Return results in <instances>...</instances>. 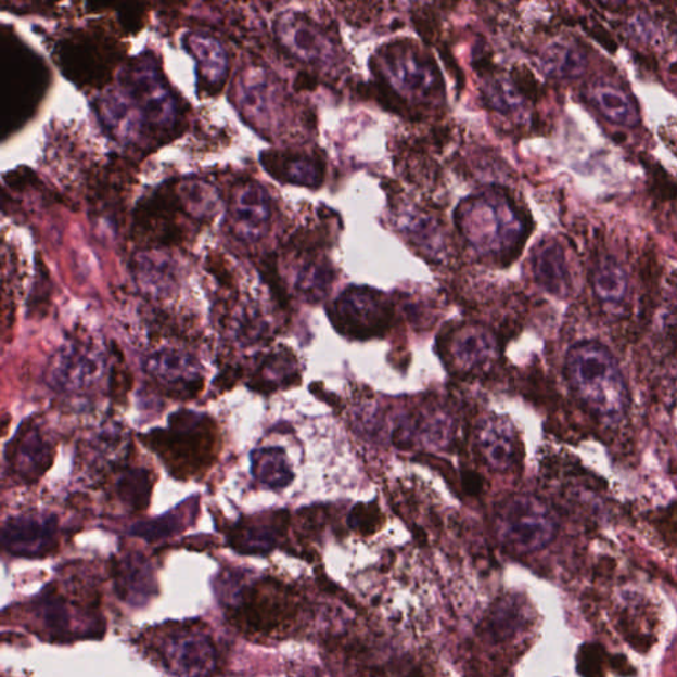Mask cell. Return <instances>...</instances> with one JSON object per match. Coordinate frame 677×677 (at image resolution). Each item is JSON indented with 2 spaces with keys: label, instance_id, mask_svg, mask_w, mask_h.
I'll use <instances>...</instances> for the list:
<instances>
[{
  "label": "cell",
  "instance_id": "cell-1",
  "mask_svg": "<svg viewBox=\"0 0 677 677\" xmlns=\"http://www.w3.org/2000/svg\"><path fill=\"white\" fill-rule=\"evenodd\" d=\"M565 374L572 389L600 419L616 422L626 414L630 393L619 362L603 344H574L566 355Z\"/></svg>",
  "mask_w": 677,
  "mask_h": 677
},
{
  "label": "cell",
  "instance_id": "cell-2",
  "mask_svg": "<svg viewBox=\"0 0 677 677\" xmlns=\"http://www.w3.org/2000/svg\"><path fill=\"white\" fill-rule=\"evenodd\" d=\"M143 443L158 455L178 477L201 473L216 457V427L208 416L179 410L169 417L168 427L153 431Z\"/></svg>",
  "mask_w": 677,
  "mask_h": 677
},
{
  "label": "cell",
  "instance_id": "cell-3",
  "mask_svg": "<svg viewBox=\"0 0 677 677\" xmlns=\"http://www.w3.org/2000/svg\"><path fill=\"white\" fill-rule=\"evenodd\" d=\"M498 539L518 553H534L549 546L558 535L554 513L532 495H511L497 506L494 516Z\"/></svg>",
  "mask_w": 677,
  "mask_h": 677
},
{
  "label": "cell",
  "instance_id": "cell-4",
  "mask_svg": "<svg viewBox=\"0 0 677 677\" xmlns=\"http://www.w3.org/2000/svg\"><path fill=\"white\" fill-rule=\"evenodd\" d=\"M120 87L148 125L168 129L177 123V101L153 60L137 59L127 65L120 75Z\"/></svg>",
  "mask_w": 677,
  "mask_h": 677
},
{
  "label": "cell",
  "instance_id": "cell-5",
  "mask_svg": "<svg viewBox=\"0 0 677 677\" xmlns=\"http://www.w3.org/2000/svg\"><path fill=\"white\" fill-rule=\"evenodd\" d=\"M392 317V306L385 296L367 288L346 290L331 308L336 330L353 338L384 334L389 329Z\"/></svg>",
  "mask_w": 677,
  "mask_h": 677
},
{
  "label": "cell",
  "instance_id": "cell-6",
  "mask_svg": "<svg viewBox=\"0 0 677 677\" xmlns=\"http://www.w3.org/2000/svg\"><path fill=\"white\" fill-rule=\"evenodd\" d=\"M271 215V199L264 186L246 180L234 187L228 204V221L241 243L263 240L269 231Z\"/></svg>",
  "mask_w": 677,
  "mask_h": 677
},
{
  "label": "cell",
  "instance_id": "cell-7",
  "mask_svg": "<svg viewBox=\"0 0 677 677\" xmlns=\"http://www.w3.org/2000/svg\"><path fill=\"white\" fill-rule=\"evenodd\" d=\"M420 51L405 44L389 46L383 53L385 69L389 80L401 84L400 89L419 94L421 99H438L443 93L437 65L431 59L422 56Z\"/></svg>",
  "mask_w": 677,
  "mask_h": 677
},
{
  "label": "cell",
  "instance_id": "cell-8",
  "mask_svg": "<svg viewBox=\"0 0 677 677\" xmlns=\"http://www.w3.org/2000/svg\"><path fill=\"white\" fill-rule=\"evenodd\" d=\"M53 446L46 438L38 423L24 422L5 451L9 471L17 482L36 483L50 470L53 462Z\"/></svg>",
  "mask_w": 677,
  "mask_h": 677
},
{
  "label": "cell",
  "instance_id": "cell-9",
  "mask_svg": "<svg viewBox=\"0 0 677 677\" xmlns=\"http://www.w3.org/2000/svg\"><path fill=\"white\" fill-rule=\"evenodd\" d=\"M163 659L180 677H209L216 667V650L207 634L184 628L165 642Z\"/></svg>",
  "mask_w": 677,
  "mask_h": 677
},
{
  "label": "cell",
  "instance_id": "cell-10",
  "mask_svg": "<svg viewBox=\"0 0 677 677\" xmlns=\"http://www.w3.org/2000/svg\"><path fill=\"white\" fill-rule=\"evenodd\" d=\"M285 603L274 584L253 585L239 596L232 609L233 622L246 633L273 631L285 618Z\"/></svg>",
  "mask_w": 677,
  "mask_h": 677
},
{
  "label": "cell",
  "instance_id": "cell-11",
  "mask_svg": "<svg viewBox=\"0 0 677 677\" xmlns=\"http://www.w3.org/2000/svg\"><path fill=\"white\" fill-rule=\"evenodd\" d=\"M5 550L20 558H41L52 552L58 542V519L41 513L10 518L3 525Z\"/></svg>",
  "mask_w": 677,
  "mask_h": 677
},
{
  "label": "cell",
  "instance_id": "cell-12",
  "mask_svg": "<svg viewBox=\"0 0 677 677\" xmlns=\"http://www.w3.org/2000/svg\"><path fill=\"white\" fill-rule=\"evenodd\" d=\"M148 372L177 398H193L203 389V376L191 356L163 349L150 356Z\"/></svg>",
  "mask_w": 677,
  "mask_h": 677
},
{
  "label": "cell",
  "instance_id": "cell-13",
  "mask_svg": "<svg viewBox=\"0 0 677 677\" xmlns=\"http://www.w3.org/2000/svg\"><path fill=\"white\" fill-rule=\"evenodd\" d=\"M100 373L99 356L82 343H69L51 366L52 384L63 391L87 388L99 380Z\"/></svg>",
  "mask_w": 677,
  "mask_h": 677
},
{
  "label": "cell",
  "instance_id": "cell-14",
  "mask_svg": "<svg viewBox=\"0 0 677 677\" xmlns=\"http://www.w3.org/2000/svg\"><path fill=\"white\" fill-rule=\"evenodd\" d=\"M277 35L290 52L306 62H324L331 52L328 38L301 15H282L277 22Z\"/></svg>",
  "mask_w": 677,
  "mask_h": 677
},
{
  "label": "cell",
  "instance_id": "cell-15",
  "mask_svg": "<svg viewBox=\"0 0 677 677\" xmlns=\"http://www.w3.org/2000/svg\"><path fill=\"white\" fill-rule=\"evenodd\" d=\"M451 361L459 370L471 372L482 370L498 354V342L481 325H465L452 332L449 341Z\"/></svg>",
  "mask_w": 677,
  "mask_h": 677
},
{
  "label": "cell",
  "instance_id": "cell-16",
  "mask_svg": "<svg viewBox=\"0 0 677 677\" xmlns=\"http://www.w3.org/2000/svg\"><path fill=\"white\" fill-rule=\"evenodd\" d=\"M477 446L489 469L508 471L519 459V443L511 422L503 417H489L482 423Z\"/></svg>",
  "mask_w": 677,
  "mask_h": 677
},
{
  "label": "cell",
  "instance_id": "cell-17",
  "mask_svg": "<svg viewBox=\"0 0 677 677\" xmlns=\"http://www.w3.org/2000/svg\"><path fill=\"white\" fill-rule=\"evenodd\" d=\"M535 280L546 292L555 296L571 293L570 266L561 244L554 240L542 241L532 257Z\"/></svg>",
  "mask_w": 677,
  "mask_h": 677
},
{
  "label": "cell",
  "instance_id": "cell-18",
  "mask_svg": "<svg viewBox=\"0 0 677 677\" xmlns=\"http://www.w3.org/2000/svg\"><path fill=\"white\" fill-rule=\"evenodd\" d=\"M261 162L271 177L286 183L316 187L323 179L322 163L305 154L268 151Z\"/></svg>",
  "mask_w": 677,
  "mask_h": 677
},
{
  "label": "cell",
  "instance_id": "cell-19",
  "mask_svg": "<svg viewBox=\"0 0 677 677\" xmlns=\"http://www.w3.org/2000/svg\"><path fill=\"white\" fill-rule=\"evenodd\" d=\"M235 97L244 116L258 127H268L273 111V90L261 72L246 69L240 75Z\"/></svg>",
  "mask_w": 677,
  "mask_h": 677
},
{
  "label": "cell",
  "instance_id": "cell-20",
  "mask_svg": "<svg viewBox=\"0 0 677 677\" xmlns=\"http://www.w3.org/2000/svg\"><path fill=\"white\" fill-rule=\"evenodd\" d=\"M131 269L138 285L150 295H167L177 285V264L166 253H139Z\"/></svg>",
  "mask_w": 677,
  "mask_h": 677
},
{
  "label": "cell",
  "instance_id": "cell-21",
  "mask_svg": "<svg viewBox=\"0 0 677 677\" xmlns=\"http://www.w3.org/2000/svg\"><path fill=\"white\" fill-rule=\"evenodd\" d=\"M184 46L195 58L204 81L220 87L228 72V56L219 40L205 34H189Z\"/></svg>",
  "mask_w": 677,
  "mask_h": 677
},
{
  "label": "cell",
  "instance_id": "cell-22",
  "mask_svg": "<svg viewBox=\"0 0 677 677\" xmlns=\"http://www.w3.org/2000/svg\"><path fill=\"white\" fill-rule=\"evenodd\" d=\"M97 112L107 130L119 139L135 137L139 126L138 119H142L127 95L116 90H108L100 97L97 101Z\"/></svg>",
  "mask_w": 677,
  "mask_h": 677
},
{
  "label": "cell",
  "instance_id": "cell-23",
  "mask_svg": "<svg viewBox=\"0 0 677 677\" xmlns=\"http://www.w3.org/2000/svg\"><path fill=\"white\" fill-rule=\"evenodd\" d=\"M282 524L280 519L269 523L258 519L243 520L232 528L229 541L240 553H268L276 547L278 529Z\"/></svg>",
  "mask_w": 677,
  "mask_h": 677
},
{
  "label": "cell",
  "instance_id": "cell-24",
  "mask_svg": "<svg viewBox=\"0 0 677 677\" xmlns=\"http://www.w3.org/2000/svg\"><path fill=\"white\" fill-rule=\"evenodd\" d=\"M252 473L259 483L271 489L288 487L294 477L285 451L280 447L253 451Z\"/></svg>",
  "mask_w": 677,
  "mask_h": 677
},
{
  "label": "cell",
  "instance_id": "cell-25",
  "mask_svg": "<svg viewBox=\"0 0 677 677\" xmlns=\"http://www.w3.org/2000/svg\"><path fill=\"white\" fill-rule=\"evenodd\" d=\"M296 379H298V367H296L293 354L288 350H277L266 356L251 386L258 392L269 393L281 386L292 385Z\"/></svg>",
  "mask_w": 677,
  "mask_h": 677
},
{
  "label": "cell",
  "instance_id": "cell-26",
  "mask_svg": "<svg viewBox=\"0 0 677 677\" xmlns=\"http://www.w3.org/2000/svg\"><path fill=\"white\" fill-rule=\"evenodd\" d=\"M592 100L602 116L619 126L634 127L639 124L640 116L637 104L624 90L602 85L592 92Z\"/></svg>",
  "mask_w": 677,
  "mask_h": 677
},
{
  "label": "cell",
  "instance_id": "cell-27",
  "mask_svg": "<svg viewBox=\"0 0 677 677\" xmlns=\"http://www.w3.org/2000/svg\"><path fill=\"white\" fill-rule=\"evenodd\" d=\"M542 66L549 76L560 80H576L588 68V58L582 48L558 42L544 53Z\"/></svg>",
  "mask_w": 677,
  "mask_h": 677
},
{
  "label": "cell",
  "instance_id": "cell-28",
  "mask_svg": "<svg viewBox=\"0 0 677 677\" xmlns=\"http://www.w3.org/2000/svg\"><path fill=\"white\" fill-rule=\"evenodd\" d=\"M592 289L604 304H621L628 290L625 269L612 257L602 258L592 271Z\"/></svg>",
  "mask_w": 677,
  "mask_h": 677
},
{
  "label": "cell",
  "instance_id": "cell-29",
  "mask_svg": "<svg viewBox=\"0 0 677 677\" xmlns=\"http://www.w3.org/2000/svg\"><path fill=\"white\" fill-rule=\"evenodd\" d=\"M181 205L193 219H210L220 208L219 193L204 180H184L179 184Z\"/></svg>",
  "mask_w": 677,
  "mask_h": 677
},
{
  "label": "cell",
  "instance_id": "cell-30",
  "mask_svg": "<svg viewBox=\"0 0 677 677\" xmlns=\"http://www.w3.org/2000/svg\"><path fill=\"white\" fill-rule=\"evenodd\" d=\"M197 504L178 507L177 510L166 513L165 516L142 522L131 528V535L142 537L148 541L166 539L168 536L183 531L191 522V518L196 515Z\"/></svg>",
  "mask_w": 677,
  "mask_h": 677
},
{
  "label": "cell",
  "instance_id": "cell-31",
  "mask_svg": "<svg viewBox=\"0 0 677 677\" xmlns=\"http://www.w3.org/2000/svg\"><path fill=\"white\" fill-rule=\"evenodd\" d=\"M153 477L148 470L130 469L118 477L117 495L127 508L132 511H143L150 504L153 491Z\"/></svg>",
  "mask_w": 677,
  "mask_h": 677
},
{
  "label": "cell",
  "instance_id": "cell-32",
  "mask_svg": "<svg viewBox=\"0 0 677 677\" xmlns=\"http://www.w3.org/2000/svg\"><path fill=\"white\" fill-rule=\"evenodd\" d=\"M150 588V570L141 555H129L117 565V589L125 597L136 598L137 595L148 596Z\"/></svg>",
  "mask_w": 677,
  "mask_h": 677
},
{
  "label": "cell",
  "instance_id": "cell-33",
  "mask_svg": "<svg viewBox=\"0 0 677 677\" xmlns=\"http://www.w3.org/2000/svg\"><path fill=\"white\" fill-rule=\"evenodd\" d=\"M331 270L319 264H307L296 276L295 288L310 301L323 298L331 285Z\"/></svg>",
  "mask_w": 677,
  "mask_h": 677
},
{
  "label": "cell",
  "instance_id": "cell-34",
  "mask_svg": "<svg viewBox=\"0 0 677 677\" xmlns=\"http://www.w3.org/2000/svg\"><path fill=\"white\" fill-rule=\"evenodd\" d=\"M349 527L361 532V534H372L380 524V510L378 504H358L353 508L348 516Z\"/></svg>",
  "mask_w": 677,
  "mask_h": 677
},
{
  "label": "cell",
  "instance_id": "cell-35",
  "mask_svg": "<svg viewBox=\"0 0 677 677\" xmlns=\"http://www.w3.org/2000/svg\"><path fill=\"white\" fill-rule=\"evenodd\" d=\"M651 189L661 201H675L677 184L662 167L650 166Z\"/></svg>",
  "mask_w": 677,
  "mask_h": 677
},
{
  "label": "cell",
  "instance_id": "cell-36",
  "mask_svg": "<svg viewBox=\"0 0 677 677\" xmlns=\"http://www.w3.org/2000/svg\"><path fill=\"white\" fill-rule=\"evenodd\" d=\"M588 33L604 50L614 53L616 48H618L613 36L609 34L606 28L600 26V24H591V26L588 27Z\"/></svg>",
  "mask_w": 677,
  "mask_h": 677
},
{
  "label": "cell",
  "instance_id": "cell-37",
  "mask_svg": "<svg viewBox=\"0 0 677 677\" xmlns=\"http://www.w3.org/2000/svg\"><path fill=\"white\" fill-rule=\"evenodd\" d=\"M462 486L469 494H477L481 491V480L473 473L464 474Z\"/></svg>",
  "mask_w": 677,
  "mask_h": 677
}]
</instances>
